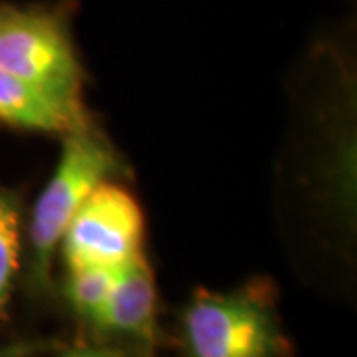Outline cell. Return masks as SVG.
<instances>
[{
	"instance_id": "cell-1",
	"label": "cell",
	"mask_w": 357,
	"mask_h": 357,
	"mask_svg": "<svg viewBox=\"0 0 357 357\" xmlns=\"http://www.w3.org/2000/svg\"><path fill=\"white\" fill-rule=\"evenodd\" d=\"M121 173L123 161L100 131L86 126L66 133L60 161L40 192L28 227V282L36 292L50 280L54 255L79 204L100 183Z\"/></svg>"
},
{
	"instance_id": "cell-2",
	"label": "cell",
	"mask_w": 357,
	"mask_h": 357,
	"mask_svg": "<svg viewBox=\"0 0 357 357\" xmlns=\"http://www.w3.org/2000/svg\"><path fill=\"white\" fill-rule=\"evenodd\" d=\"M0 68L40 88L70 112L86 115L82 66L70 30V6H0Z\"/></svg>"
},
{
	"instance_id": "cell-3",
	"label": "cell",
	"mask_w": 357,
	"mask_h": 357,
	"mask_svg": "<svg viewBox=\"0 0 357 357\" xmlns=\"http://www.w3.org/2000/svg\"><path fill=\"white\" fill-rule=\"evenodd\" d=\"M189 357H282L284 335L258 288L199 292L183 312Z\"/></svg>"
},
{
	"instance_id": "cell-4",
	"label": "cell",
	"mask_w": 357,
	"mask_h": 357,
	"mask_svg": "<svg viewBox=\"0 0 357 357\" xmlns=\"http://www.w3.org/2000/svg\"><path fill=\"white\" fill-rule=\"evenodd\" d=\"M143 232L139 203L109 178L79 204L58 248L68 270L121 268L143 255Z\"/></svg>"
},
{
	"instance_id": "cell-5",
	"label": "cell",
	"mask_w": 357,
	"mask_h": 357,
	"mask_svg": "<svg viewBox=\"0 0 357 357\" xmlns=\"http://www.w3.org/2000/svg\"><path fill=\"white\" fill-rule=\"evenodd\" d=\"M157 288L153 270L145 255L121 266L105 306L91 326L103 333L153 342Z\"/></svg>"
},
{
	"instance_id": "cell-6",
	"label": "cell",
	"mask_w": 357,
	"mask_h": 357,
	"mask_svg": "<svg viewBox=\"0 0 357 357\" xmlns=\"http://www.w3.org/2000/svg\"><path fill=\"white\" fill-rule=\"evenodd\" d=\"M0 121L10 128L42 133H70L89 126L88 115H77L42 89L0 68Z\"/></svg>"
},
{
	"instance_id": "cell-7",
	"label": "cell",
	"mask_w": 357,
	"mask_h": 357,
	"mask_svg": "<svg viewBox=\"0 0 357 357\" xmlns=\"http://www.w3.org/2000/svg\"><path fill=\"white\" fill-rule=\"evenodd\" d=\"M20 201L0 185V318L6 314L20 270Z\"/></svg>"
},
{
	"instance_id": "cell-8",
	"label": "cell",
	"mask_w": 357,
	"mask_h": 357,
	"mask_svg": "<svg viewBox=\"0 0 357 357\" xmlns=\"http://www.w3.org/2000/svg\"><path fill=\"white\" fill-rule=\"evenodd\" d=\"M121 268H79L68 270L64 294L70 306L89 324L105 306Z\"/></svg>"
},
{
	"instance_id": "cell-9",
	"label": "cell",
	"mask_w": 357,
	"mask_h": 357,
	"mask_svg": "<svg viewBox=\"0 0 357 357\" xmlns=\"http://www.w3.org/2000/svg\"><path fill=\"white\" fill-rule=\"evenodd\" d=\"M46 349V344H14L0 347V357H30Z\"/></svg>"
},
{
	"instance_id": "cell-10",
	"label": "cell",
	"mask_w": 357,
	"mask_h": 357,
	"mask_svg": "<svg viewBox=\"0 0 357 357\" xmlns=\"http://www.w3.org/2000/svg\"><path fill=\"white\" fill-rule=\"evenodd\" d=\"M58 357H126L119 349H109V347H84V349H74L66 351Z\"/></svg>"
},
{
	"instance_id": "cell-11",
	"label": "cell",
	"mask_w": 357,
	"mask_h": 357,
	"mask_svg": "<svg viewBox=\"0 0 357 357\" xmlns=\"http://www.w3.org/2000/svg\"><path fill=\"white\" fill-rule=\"evenodd\" d=\"M0 6H2V2H0Z\"/></svg>"
}]
</instances>
